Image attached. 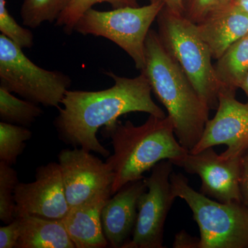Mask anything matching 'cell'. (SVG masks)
Returning <instances> with one entry per match:
<instances>
[{"mask_svg":"<svg viewBox=\"0 0 248 248\" xmlns=\"http://www.w3.org/2000/svg\"><path fill=\"white\" fill-rule=\"evenodd\" d=\"M115 81L110 89L99 91H68L62 101L63 108L54 125L62 141L108 158L110 152L97 138L98 130L115 123L130 112H146L159 117L166 114L152 99L151 84L141 73L134 78L105 73Z\"/></svg>","mask_w":248,"mask_h":248,"instance_id":"6da1fadb","label":"cell"},{"mask_svg":"<svg viewBox=\"0 0 248 248\" xmlns=\"http://www.w3.org/2000/svg\"><path fill=\"white\" fill-rule=\"evenodd\" d=\"M141 72L167 110L178 141L192 151L203 135L210 109L153 30L145 42V65Z\"/></svg>","mask_w":248,"mask_h":248,"instance_id":"7a4b0ae2","label":"cell"},{"mask_svg":"<svg viewBox=\"0 0 248 248\" xmlns=\"http://www.w3.org/2000/svg\"><path fill=\"white\" fill-rule=\"evenodd\" d=\"M103 133L110 138L113 148L106 161L114 174L112 195L125 184L144 179L143 173L160 161L181 159L189 152L176 138L169 116L150 115L141 125L117 120L104 126Z\"/></svg>","mask_w":248,"mask_h":248,"instance_id":"3957f363","label":"cell"},{"mask_svg":"<svg viewBox=\"0 0 248 248\" xmlns=\"http://www.w3.org/2000/svg\"><path fill=\"white\" fill-rule=\"evenodd\" d=\"M156 21L157 33L163 45L209 108L217 110L219 85L212 62L213 56L201 37L197 24L165 7L160 11Z\"/></svg>","mask_w":248,"mask_h":248,"instance_id":"277c9868","label":"cell"},{"mask_svg":"<svg viewBox=\"0 0 248 248\" xmlns=\"http://www.w3.org/2000/svg\"><path fill=\"white\" fill-rule=\"evenodd\" d=\"M173 193L187 203L200 228V248H248V208L223 203L194 190L181 173L170 177Z\"/></svg>","mask_w":248,"mask_h":248,"instance_id":"5b68a950","label":"cell"},{"mask_svg":"<svg viewBox=\"0 0 248 248\" xmlns=\"http://www.w3.org/2000/svg\"><path fill=\"white\" fill-rule=\"evenodd\" d=\"M164 7V4L156 2L110 11L91 8L79 18L74 31L83 35L105 37L114 42L133 59L137 69L141 71L145 65L147 35Z\"/></svg>","mask_w":248,"mask_h":248,"instance_id":"8992f818","label":"cell"},{"mask_svg":"<svg viewBox=\"0 0 248 248\" xmlns=\"http://www.w3.org/2000/svg\"><path fill=\"white\" fill-rule=\"evenodd\" d=\"M71 84L64 73L37 66L22 48L0 35V86L36 104L59 109Z\"/></svg>","mask_w":248,"mask_h":248,"instance_id":"52a82bcc","label":"cell"},{"mask_svg":"<svg viewBox=\"0 0 248 248\" xmlns=\"http://www.w3.org/2000/svg\"><path fill=\"white\" fill-rule=\"evenodd\" d=\"M173 166L170 160L160 161L144 178L147 189L139 199L133 234L123 248H164L165 223L177 199L170 182Z\"/></svg>","mask_w":248,"mask_h":248,"instance_id":"ba28073f","label":"cell"},{"mask_svg":"<svg viewBox=\"0 0 248 248\" xmlns=\"http://www.w3.org/2000/svg\"><path fill=\"white\" fill-rule=\"evenodd\" d=\"M241 157L226 158L211 148L188 153L171 161L189 174L200 177V192L223 203L241 202L240 177Z\"/></svg>","mask_w":248,"mask_h":248,"instance_id":"9c48e42d","label":"cell"},{"mask_svg":"<svg viewBox=\"0 0 248 248\" xmlns=\"http://www.w3.org/2000/svg\"><path fill=\"white\" fill-rule=\"evenodd\" d=\"M15 217L35 216L61 220L69 211L59 163L50 162L35 171V180L18 183L14 192Z\"/></svg>","mask_w":248,"mask_h":248,"instance_id":"30bf717a","label":"cell"},{"mask_svg":"<svg viewBox=\"0 0 248 248\" xmlns=\"http://www.w3.org/2000/svg\"><path fill=\"white\" fill-rule=\"evenodd\" d=\"M63 187L70 208L111 189L114 174L107 162L78 148L62 150L58 155Z\"/></svg>","mask_w":248,"mask_h":248,"instance_id":"8fae6325","label":"cell"},{"mask_svg":"<svg viewBox=\"0 0 248 248\" xmlns=\"http://www.w3.org/2000/svg\"><path fill=\"white\" fill-rule=\"evenodd\" d=\"M226 145L224 157H242L248 153V103H241L236 94L221 91L215 117L209 119L203 135L190 153Z\"/></svg>","mask_w":248,"mask_h":248,"instance_id":"7c38bea8","label":"cell"},{"mask_svg":"<svg viewBox=\"0 0 248 248\" xmlns=\"http://www.w3.org/2000/svg\"><path fill=\"white\" fill-rule=\"evenodd\" d=\"M146 189L144 179L128 183L104 205L103 231L110 247L123 248L128 242L136 224L139 199Z\"/></svg>","mask_w":248,"mask_h":248,"instance_id":"4fadbf2b","label":"cell"},{"mask_svg":"<svg viewBox=\"0 0 248 248\" xmlns=\"http://www.w3.org/2000/svg\"><path fill=\"white\" fill-rule=\"evenodd\" d=\"M111 191H102L87 202L70 208L62 218L76 248H104L108 245L103 231L102 212L112 196Z\"/></svg>","mask_w":248,"mask_h":248,"instance_id":"5bb4252c","label":"cell"},{"mask_svg":"<svg viewBox=\"0 0 248 248\" xmlns=\"http://www.w3.org/2000/svg\"><path fill=\"white\" fill-rule=\"evenodd\" d=\"M197 26L213 58L217 60L231 45L248 35V14L232 1Z\"/></svg>","mask_w":248,"mask_h":248,"instance_id":"9a60e30c","label":"cell"},{"mask_svg":"<svg viewBox=\"0 0 248 248\" xmlns=\"http://www.w3.org/2000/svg\"><path fill=\"white\" fill-rule=\"evenodd\" d=\"M21 235L17 248H76L62 219L19 217Z\"/></svg>","mask_w":248,"mask_h":248,"instance_id":"2e32d148","label":"cell"},{"mask_svg":"<svg viewBox=\"0 0 248 248\" xmlns=\"http://www.w3.org/2000/svg\"><path fill=\"white\" fill-rule=\"evenodd\" d=\"M214 67L219 92L236 94L248 73V34L227 49Z\"/></svg>","mask_w":248,"mask_h":248,"instance_id":"e0dca14e","label":"cell"},{"mask_svg":"<svg viewBox=\"0 0 248 248\" xmlns=\"http://www.w3.org/2000/svg\"><path fill=\"white\" fill-rule=\"evenodd\" d=\"M35 103L18 99L0 86V119L1 122L29 126L43 114Z\"/></svg>","mask_w":248,"mask_h":248,"instance_id":"ac0fdd59","label":"cell"},{"mask_svg":"<svg viewBox=\"0 0 248 248\" xmlns=\"http://www.w3.org/2000/svg\"><path fill=\"white\" fill-rule=\"evenodd\" d=\"M71 1L72 0H24L20 11L23 24L35 29L44 22H53Z\"/></svg>","mask_w":248,"mask_h":248,"instance_id":"d6986e66","label":"cell"},{"mask_svg":"<svg viewBox=\"0 0 248 248\" xmlns=\"http://www.w3.org/2000/svg\"><path fill=\"white\" fill-rule=\"evenodd\" d=\"M31 137L32 133L25 126L0 122V161L16 164Z\"/></svg>","mask_w":248,"mask_h":248,"instance_id":"ffe728a7","label":"cell"},{"mask_svg":"<svg viewBox=\"0 0 248 248\" xmlns=\"http://www.w3.org/2000/svg\"><path fill=\"white\" fill-rule=\"evenodd\" d=\"M104 2L108 3L113 9L140 6L138 0H72L71 4L57 19V27H63L67 35H71L77 22L82 15L93 8L94 4Z\"/></svg>","mask_w":248,"mask_h":248,"instance_id":"44dd1931","label":"cell"},{"mask_svg":"<svg viewBox=\"0 0 248 248\" xmlns=\"http://www.w3.org/2000/svg\"><path fill=\"white\" fill-rule=\"evenodd\" d=\"M18 183L16 170L11 165L0 161V219L5 224L16 218L14 192Z\"/></svg>","mask_w":248,"mask_h":248,"instance_id":"7402d4cb","label":"cell"},{"mask_svg":"<svg viewBox=\"0 0 248 248\" xmlns=\"http://www.w3.org/2000/svg\"><path fill=\"white\" fill-rule=\"evenodd\" d=\"M6 0H0V31L22 48L33 46V35L29 29L19 26L11 16L6 6Z\"/></svg>","mask_w":248,"mask_h":248,"instance_id":"603a6c76","label":"cell"},{"mask_svg":"<svg viewBox=\"0 0 248 248\" xmlns=\"http://www.w3.org/2000/svg\"><path fill=\"white\" fill-rule=\"evenodd\" d=\"M232 2V0H183V16L198 24L210 14Z\"/></svg>","mask_w":248,"mask_h":248,"instance_id":"cb8c5ba5","label":"cell"},{"mask_svg":"<svg viewBox=\"0 0 248 248\" xmlns=\"http://www.w3.org/2000/svg\"><path fill=\"white\" fill-rule=\"evenodd\" d=\"M21 235L20 218L0 228V248H17Z\"/></svg>","mask_w":248,"mask_h":248,"instance_id":"d4e9b609","label":"cell"},{"mask_svg":"<svg viewBox=\"0 0 248 248\" xmlns=\"http://www.w3.org/2000/svg\"><path fill=\"white\" fill-rule=\"evenodd\" d=\"M240 189L241 202L248 208V153L241 157Z\"/></svg>","mask_w":248,"mask_h":248,"instance_id":"484cf974","label":"cell"},{"mask_svg":"<svg viewBox=\"0 0 248 248\" xmlns=\"http://www.w3.org/2000/svg\"><path fill=\"white\" fill-rule=\"evenodd\" d=\"M172 246L174 248H200V238L191 236L187 232L182 231L174 236Z\"/></svg>","mask_w":248,"mask_h":248,"instance_id":"4316f807","label":"cell"},{"mask_svg":"<svg viewBox=\"0 0 248 248\" xmlns=\"http://www.w3.org/2000/svg\"><path fill=\"white\" fill-rule=\"evenodd\" d=\"M150 3H161L174 14L183 15V0H149Z\"/></svg>","mask_w":248,"mask_h":248,"instance_id":"83f0119b","label":"cell"},{"mask_svg":"<svg viewBox=\"0 0 248 248\" xmlns=\"http://www.w3.org/2000/svg\"><path fill=\"white\" fill-rule=\"evenodd\" d=\"M232 1L239 9L248 14V0H232Z\"/></svg>","mask_w":248,"mask_h":248,"instance_id":"f1b7e54d","label":"cell"},{"mask_svg":"<svg viewBox=\"0 0 248 248\" xmlns=\"http://www.w3.org/2000/svg\"><path fill=\"white\" fill-rule=\"evenodd\" d=\"M240 89H241L244 91V92L246 93V96L248 97V73L247 75H246V77H245L244 81L241 83V86H240Z\"/></svg>","mask_w":248,"mask_h":248,"instance_id":"f546056e","label":"cell"}]
</instances>
